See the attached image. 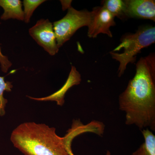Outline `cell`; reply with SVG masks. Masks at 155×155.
Segmentation results:
<instances>
[{
	"label": "cell",
	"mask_w": 155,
	"mask_h": 155,
	"mask_svg": "<svg viewBox=\"0 0 155 155\" xmlns=\"http://www.w3.org/2000/svg\"><path fill=\"white\" fill-rule=\"evenodd\" d=\"M119 104L125 113L126 125L155 131L154 53L141 58L137 63L135 75L119 95Z\"/></svg>",
	"instance_id": "1"
},
{
	"label": "cell",
	"mask_w": 155,
	"mask_h": 155,
	"mask_svg": "<svg viewBox=\"0 0 155 155\" xmlns=\"http://www.w3.org/2000/svg\"><path fill=\"white\" fill-rule=\"evenodd\" d=\"M76 137L69 129L64 137L54 127L34 122L21 123L11 133L14 146L25 155H69L68 147Z\"/></svg>",
	"instance_id": "2"
},
{
	"label": "cell",
	"mask_w": 155,
	"mask_h": 155,
	"mask_svg": "<svg viewBox=\"0 0 155 155\" xmlns=\"http://www.w3.org/2000/svg\"><path fill=\"white\" fill-rule=\"evenodd\" d=\"M120 41V45L110 53L112 58L120 64L118 71L119 77L124 74L127 64L135 62L137 55L142 49L154 43L155 27H140L135 33L123 35Z\"/></svg>",
	"instance_id": "3"
},
{
	"label": "cell",
	"mask_w": 155,
	"mask_h": 155,
	"mask_svg": "<svg viewBox=\"0 0 155 155\" xmlns=\"http://www.w3.org/2000/svg\"><path fill=\"white\" fill-rule=\"evenodd\" d=\"M92 18V12L87 10L78 11L70 7L66 16L53 23V28L60 48L68 41L79 28L88 26Z\"/></svg>",
	"instance_id": "4"
},
{
	"label": "cell",
	"mask_w": 155,
	"mask_h": 155,
	"mask_svg": "<svg viewBox=\"0 0 155 155\" xmlns=\"http://www.w3.org/2000/svg\"><path fill=\"white\" fill-rule=\"evenodd\" d=\"M32 38L50 55L54 56L58 53L59 48L52 23L48 19H41L38 20L28 30Z\"/></svg>",
	"instance_id": "5"
},
{
	"label": "cell",
	"mask_w": 155,
	"mask_h": 155,
	"mask_svg": "<svg viewBox=\"0 0 155 155\" xmlns=\"http://www.w3.org/2000/svg\"><path fill=\"white\" fill-rule=\"evenodd\" d=\"M91 12V22L87 27V36L95 38L99 34L103 33L112 38L113 35L110 28L116 25L115 17L103 6L94 8Z\"/></svg>",
	"instance_id": "6"
},
{
	"label": "cell",
	"mask_w": 155,
	"mask_h": 155,
	"mask_svg": "<svg viewBox=\"0 0 155 155\" xmlns=\"http://www.w3.org/2000/svg\"><path fill=\"white\" fill-rule=\"evenodd\" d=\"M126 17L155 21L154 0L124 1Z\"/></svg>",
	"instance_id": "7"
},
{
	"label": "cell",
	"mask_w": 155,
	"mask_h": 155,
	"mask_svg": "<svg viewBox=\"0 0 155 155\" xmlns=\"http://www.w3.org/2000/svg\"><path fill=\"white\" fill-rule=\"evenodd\" d=\"M81 81V77L79 72L77 71L76 68L72 66L71 71L69 73V77L64 84V86L58 91L49 96L45 97L34 98L30 96L28 97L31 99L38 101H54L57 102L58 105L62 106L64 103V96L67 91L73 85L79 84Z\"/></svg>",
	"instance_id": "8"
},
{
	"label": "cell",
	"mask_w": 155,
	"mask_h": 155,
	"mask_svg": "<svg viewBox=\"0 0 155 155\" xmlns=\"http://www.w3.org/2000/svg\"><path fill=\"white\" fill-rule=\"evenodd\" d=\"M0 7L4 11L1 17L2 20L12 19L24 21V13L20 0H0Z\"/></svg>",
	"instance_id": "9"
},
{
	"label": "cell",
	"mask_w": 155,
	"mask_h": 155,
	"mask_svg": "<svg viewBox=\"0 0 155 155\" xmlns=\"http://www.w3.org/2000/svg\"><path fill=\"white\" fill-rule=\"evenodd\" d=\"M144 142L131 155H155V136L148 128L141 130Z\"/></svg>",
	"instance_id": "10"
},
{
	"label": "cell",
	"mask_w": 155,
	"mask_h": 155,
	"mask_svg": "<svg viewBox=\"0 0 155 155\" xmlns=\"http://www.w3.org/2000/svg\"><path fill=\"white\" fill-rule=\"evenodd\" d=\"M103 7L105 8L114 17L121 19L127 18L125 14V4L122 0H107L103 2Z\"/></svg>",
	"instance_id": "11"
},
{
	"label": "cell",
	"mask_w": 155,
	"mask_h": 155,
	"mask_svg": "<svg viewBox=\"0 0 155 155\" xmlns=\"http://www.w3.org/2000/svg\"><path fill=\"white\" fill-rule=\"evenodd\" d=\"M13 87L12 82L5 81V77L0 76V116L5 114V107L8 102L4 97V92H11Z\"/></svg>",
	"instance_id": "12"
},
{
	"label": "cell",
	"mask_w": 155,
	"mask_h": 155,
	"mask_svg": "<svg viewBox=\"0 0 155 155\" xmlns=\"http://www.w3.org/2000/svg\"><path fill=\"white\" fill-rule=\"evenodd\" d=\"M45 0H24L23 2L24 10V21L26 23H29L30 18L34 11L43 3Z\"/></svg>",
	"instance_id": "13"
},
{
	"label": "cell",
	"mask_w": 155,
	"mask_h": 155,
	"mask_svg": "<svg viewBox=\"0 0 155 155\" xmlns=\"http://www.w3.org/2000/svg\"><path fill=\"white\" fill-rule=\"evenodd\" d=\"M0 64L3 72L6 73L12 66V63L9 61L7 57L3 54L0 47Z\"/></svg>",
	"instance_id": "14"
},
{
	"label": "cell",
	"mask_w": 155,
	"mask_h": 155,
	"mask_svg": "<svg viewBox=\"0 0 155 155\" xmlns=\"http://www.w3.org/2000/svg\"><path fill=\"white\" fill-rule=\"evenodd\" d=\"M62 5V8L63 11H65L66 9H69L71 6L72 1H61Z\"/></svg>",
	"instance_id": "15"
},
{
	"label": "cell",
	"mask_w": 155,
	"mask_h": 155,
	"mask_svg": "<svg viewBox=\"0 0 155 155\" xmlns=\"http://www.w3.org/2000/svg\"><path fill=\"white\" fill-rule=\"evenodd\" d=\"M67 149H68V153H69V155H75L73 154V153H72L71 147H69ZM106 155H111L110 152L109 151H107V153H106Z\"/></svg>",
	"instance_id": "16"
}]
</instances>
